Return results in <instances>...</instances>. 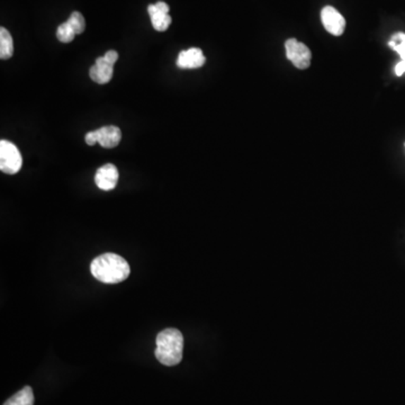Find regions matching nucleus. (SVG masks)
I'll return each mask as SVG.
<instances>
[{"mask_svg":"<svg viewBox=\"0 0 405 405\" xmlns=\"http://www.w3.org/2000/svg\"><path fill=\"white\" fill-rule=\"evenodd\" d=\"M75 32L73 31V28H71L69 23L66 22L61 25L59 26L58 30H56V37H58L59 41L62 42V43H70L73 42L75 39Z\"/></svg>","mask_w":405,"mask_h":405,"instance_id":"nucleus-14","label":"nucleus"},{"mask_svg":"<svg viewBox=\"0 0 405 405\" xmlns=\"http://www.w3.org/2000/svg\"><path fill=\"white\" fill-rule=\"evenodd\" d=\"M75 34L83 33L85 28H86V20L83 18V14L79 11H73V14L70 15L69 20H67Z\"/></svg>","mask_w":405,"mask_h":405,"instance_id":"nucleus-15","label":"nucleus"},{"mask_svg":"<svg viewBox=\"0 0 405 405\" xmlns=\"http://www.w3.org/2000/svg\"><path fill=\"white\" fill-rule=\"evenodd\" d=\"M4 405H34L33 389L30 386H25L14 397L6 401Z\"/></svg>","mask_w":405,"mask_h":405,"instance_id":"nucleus-12","label":"nucleus"},{"mask_svg":"<svg viewBox=\"0 0 405 405\" xmlns=\"http://www.w3.org/2000/svg\"><path fill=\"white\" fill-rule=\"evenodd\" d=\"M321 20H322L325 30L334 37H340L344 33L346 20L332 6H325L321 11Z\"/></svg>","mask_w":405,"mask_h":405,"instance_id":"nucleus-5","label":"nucleus"},{"mask_svg":"<svg viewBox=\"0 0 405 405\" xmlns=\"http://www.w3.org/2000/svg\"><path fill=\"white\" fill-rule=\"evenodd\" d=\"M156 6L157 8H158L159 11H162V13H166V14L169 13V6L167 5L164 1H158V3L156 4Z\"/></svg>","mask_w":405,"mask_h":405,"instance_id":"nucleus-18","label":"nucleus"},{"mask_svg":"<svg viewBox=\"0 0 405 405\" xmlns=\"http://www.w3.org/2000/svg\"><path fill=\"white\" fill-rule=\"evenodd\" d=\"M286 56L291 64L298 69H308L311 64V51L295 39H289L286 41Z\"/></svg>","mask_w":405,"mask_h":405,"instance_id":"nucleus-4","label":"nucleus"},{"mask_svg":"<svg viewBox=\"0 0 405 405\" xmlns=\"http://www.w3.org/2000/svg\"><path fill=\"white\" fill-rule=\"evenodd\" d=\"M14 54V41L8 30L0 28V59L8 60Z\"/></svg>","mask_w":405,"mask_h":405,"instance_id":"nucleus-11","label":"nucleus"},{"mask_svg":"<svg viewBox=\"0 0 405 405\" xmlns=\"http://www.w3.org/2000/svg\"><path fill=\"white\" fill-rule=\"evenodd\" d=\"M90 272L97 281L105 284L122 283L130 276L128 261L116 253H104L92 260Z\"/></svg>","mask_w":405,"mask_h":405,"instance_id":"nucleus-1","label":"nucleus"},{"mask_svg":"<svg viewBox=\"0 0 405 405\" xmlns=\"http://www.w3.org/2000/svg\"><path fill=\"white\" fill-rule=\"evenodd\" d=\"M147 13L150 15L151 23H152L153 28L156 31L164 32L169 28L170 24H171V17L169 14L159 11L156 4L147 6Z\"/></svg>","mask_w":405,"mask_h":405,"instance_id":"nucleus-10","label":"nucleus"},{"mask_svg":"<svg viewBox=\"0 0 405 405\" xmlns=\"http://www.w3.org/2000/svg\"><path fill=\"white\" fill-rule=\"evenodd\" d=\"M23 159L18 147L11 142L1 140L0 141V170L15 175L22 168Z\"/></svg>","mask_w":405,"mask_h":405,"instance_id":"nucleus-3","label":"nucleus"},{"mask_svg":"<svg viewBox=\"0 0 405 405\" xmlns=\"http://www.w3.org/2000/svg\"><path fill=\"white\" fill-rule=\"evenodd\" d=\"M119 181V170L113 164H106L100 167L95 175V183L102 191H111L116 187Z\"/></svg>","mask_w":405,"mask_h":405,"instance_id":"nucleus-6","label":"nucleus"},{"mask_svg":"<svg viewBox=\"0 0 405 405\" xmlns=\"http://www.w3.org/2000/svg\"><path fill=\"white\" fill-rule=\"evenodd\" d=\"M85 141H86L88 145H95L98 143V135L97 131H92V132H88L85 136Z\"/></svg>","mask_w":405,"mask_h":405,"instance_id":"nucleus-16","label":"nucleus"},{"mask_svg":"<svg viewBox=\"0 0 405 405\" xmlns=\"http://www.w3.org/2000/svg\"><path fill=\"white\" fill-rule=\"evenodd\" d=\"M104 58H105L106 61L114 67V64H116L117 59H119V53L116 51L111 50L109 52H106Z\"/></svg>","mask_w":405,"mask_h":405,"instance_id":"nucleus-17","label":"nucleus"},{"mask_svg":"<svg viewBox=\"0 0 405 405\" xmlns=\"http://www.w3.org/2000/svg\"><path fill=\"white\" fill-rule=\"evenodd\" d=\"M113 75H114V67L106 61L104 56H99L89 70V75L92 80L99 85L109 83L113 78Z\"/></svg>","mask_w":405,"mask_h":405,"instance_id":"nucleus-8","label":"nucleus"},{"mask_svg":"<svg viewBox=\"0 0 405 405\" xmlns=\"http://www.w3.org/2000/svg\"><path fill=\"white\" fill-rule=\"evenodd\" d=\"M96 131H97L98 143L105 149H113L117 147L122 140V132L114 125L103 126Z\"/></svg>","mask_w":405,"mask_h":405,"instance_id":"nucleus-9","label":"nucleus"},{"mask_svg":"<svg viewBox=\"0 0 405 405\" xmlns=\"http://www.w3.org/2000/svg\"><path fill=\"white\" fill-rule=\"evenodd\" d=\"M204 53L198 47H192L186 51H181L177 59V67L181 69H198L205 64Z\"/></svg>","mask_w":405,"mask_h":405,"instance_id":"nucleus-7","label":"nucleus"},{"mask_svg":"<svg viewBox=\"0 0 405 405\" xmlns=\"http://www.w3.org/2000/svg\"><path fill=\"white\" fill-rule=\"evenodd\" d=\"M156 358L164 366H176L183 359V337L177 329L170 327L157 336Z\"/></svg>","mask_w":405,"mask_h":405,"instance_id":"nucleus-2","label":"nucleus"},{"mask_svg":"<svg viewBox=\"0 0 405 405\" xmlns=\"http://www.w3.org/2000/svg\"><path fill=\"white\" fill-rule=\"evenodd\" d=\"M389 47L399 53L401 56V61L405 62V33L399 32L392 37L391 41L389 42Z\"/></svg>","mask_w":405,"mask_h":405,"instance_id":"nucleus-13","label":"nucleus"}]
</instances>
